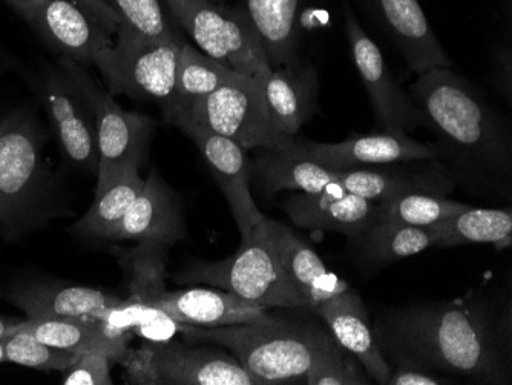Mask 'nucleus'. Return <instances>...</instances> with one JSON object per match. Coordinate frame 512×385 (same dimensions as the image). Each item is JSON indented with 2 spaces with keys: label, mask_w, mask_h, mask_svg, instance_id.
Here are the masks:
<instances>
[{
  "label": "nucleus",
  "mask_w": 512,
  "mask_h": 385,
  "mask_svg": "<svg viewBox=\"0 0 512 385\" xmlns=\"http://www.w3.org/2000/svg\"><path fill=\"white\" fill-rule=\"evenodd\" d=\"M375 333L393 366L474 384H512V304L500 293L480 290L459 301L393 307Z\"/></svg>",
  "instance_id": "obj_1"
},
{
  "label": "nucleus",
  "mask_w": 512,
  "mask_h": 385,
  "mask_svg": "<svg viewBox=\"0 0 512 385\" xmlns=\"http://www.w3.org/2000/svg\"><path fill=\"white\" fill-rule=\"evenodd\" d=\"M433 247L462 246V244H494L506 249L512 241V211L506 209H482L471 206L447 220L430 226Z\"/></svg>",
  "instance_id": "obj_28"
},
{
  "label": "nucleus",
  "mask_w": 512,
  "mask_h": 385,
  "mask_svg": "<svg viewBox=\"0 0 512 385\" xmlns=\"http://www.w3.org/2000/svg\"><path fill=\"white\" fill-rule=\"evenodd\" d=\"M309 313H270L260 323L212 329L180 323V332L189 341L232 353L256 385L304 384L315 362L339 344L327 324Z\"/></svg>",
  "instance_id": "obj_3"
},
{
  "label": "nucleus",
  "mask_w": 512,
  "mask_h": 385,
  "mask_svg": "<svg viewBox=\"0 0 512 385\" xmlns=\"http://www.w3.org/2000/svg\"><path fill=\"white\" fill-rule=\"evenodd\" d=\"M14 332L28 333L57 349L83 355L105 353L112 361H122L132 336L111 332L99 318H54V320H20Z\"/></svg>",
  "instance_id": "obj_26"
},
{
  "label": "nucleus",
  "mask_w": 512,
  "mask_h": 385,
  "mask_svg": "<svg viewBox=\"0 0 512 385\" xmlns=\"http://www.w3.org/2000/svg\"><path fill=\"white\" fill-rule=\"evenodd\" d=\"M290 143L283 148L261 149V154L252 162L253 174L267 194L295 191L313 195H344L347 192L335 171L302 157L290 148Z\"/></svg>",
  "instance_id": "obj_24"
},
{
  "label": "nucleus",
  "mask_w": 512,
  "mask_h": 385,
  "mask_svg": "<svg viewBox=\"0 0 512 385\" xmlns=\"http://www.w3.org/2000/svg\"><path fill=\"white\" fill-rule=\"evenodd\" d=\"M36 93L65 162L77 171L97 177L96 122L79 83L57 62L37 79Z\"/></svg>",
  "instance_id": "obj_10"
},
{
  "label": "nucleus",
  "mask_w": 512,
  "mask_h": 385,
  "mask_svg": "<svg viewBox=\"0 0 512 385\" xmlns=\"http://www.w3.org/2000/svg\"><path fill=\"white\" fill-rule=\"evenodd\" d=\"M45 131L28 108L8 112L0 139V238L16 241L73 211L45 158Z\"/></svg>",
  "instance_id": "obj_4"
},
{
  "label": "nucleus",
  "mask_w": 512,
  "mask_h": 385,
  "mask_svg": "<svg viewBox=\"0 0 512 385\" xmlns=\"http://www.w3.org/2000/svg\"><path fill=\"white\" fill-rule=\"evenodd\" d=\"M0 362H5L4 338L0 339Z\"/></svg>",
  "instance_id": "obj_43"
},
{
  "label": "nucleus",
  "mask_w": 512,
  "mask_h": 385,
  "mask_svg": "<svg viewBox=\"0 0 512 385\" xmlns=\"http://www.w3.org/2000/svg\"><path fill=\"white\" fill-rule=\"evenodd\" d=\"M8 123V114H2L0 116V139H2V135H4L5 129H7Z\"/></svg>",
  "instance_id": "obj_42"
},
{
  "label": "nucleus",
  "mask_w": 512,
  "mask_h": 385,
  "mask_svg": "<svg viewBox=\"0 0 512 385\" xmlns=\"http://www.w3.org/2000/svg\"><path fill=\"white\" fill-rule=\"evenodd\" d=\"M183 40H149L119 25L114 42L94 66L112 96L155 102L168 119L175 106L177 62Z\"/></svg>",
  "instance_id": "obj_6"
},
{
  "label": "nucleus",
  "mask_w": 512,
  "mask_h": 385,
  "mask_svg": "<svg viewBox=\"0 0 512 385\" xmlns=\"http://www.w3.org/2000/svg\"><path fill=\"white\" fill-rule=\"evenodd\" d=\"M80 2L89 5V7L99 11V13L103 14V16L108 17V19L115 20V22L119 24V19H117V16H115L114 11H112V8L109 7L106 0H80Z\"/></svg>",
  "instance_id": "obj_39"
},
{
  "label": "nucleus",
  "mask_w": 512,
  "mask_h": 385,
  "mask_svg": "<svg viewBox=\"0 0 512 385\" xmlns=\"http://www.w3.org/2000/svg\"><path fill=\"white\" fill-rule=\"evenodd\" d=\"M174 280L178 284H211L270 309H302L279 258L272 218L266 217L249 237L243 238L232 257L214 263L195 261Z\"/></svg>",
  "instance_id": "obj_5"
},
{
  "label": "nucleus",
  "mask_w": 512,
  "mask_h": 385,
  "mask_svg": "<svg viewBox=\"0 0 512 385\" xmlns=\"http://www.w3.org/2000/svg\"><path fill=\"white\" fill-rule=\"evenodd\" d=\"M284 211L299 228L319 232H339L361 238L379 218L378 203L358 195L295 194L283 203Z\"/></svg>",
  "instance_id": "obj_22"
},
{
  "label": "nucleus",
  "mask_w": 512,
  "mask_h": 385,
  "mask_svg": "<svg viewBox=\"0 0 512 385\" xmlns=\"http://www.w3.org/2000/svg\"><path fill=\"white\" fill-rule=\"evenodd\" d=\"M145 349L157 385H256L238 359L220 346L171 339L146 343Z\"/></svg>",
  "instance_id": "obj_14"
},
{
  "label": "nucleus",
  "mask_w": 512,
  "mask_h": 385,
  "mask_svg": "<svg viewBox=\"0 0 512 385\" xmlns=\"http://www.w3.org/2000/svg\"><path fill=\"white\" fill-rule=\"evenodd\" d=\"M347 36L352 48L353 62L370 97L371 106L382 131L408 135L427 126L424 112L404 91L388 71L381 50L365 34L358 20L348 14Z\"/></svg>",
  "instance_id": "obj_13"
},
{
  "label": "nucleus",
  "mask_w": 512,
  "mask_h": 385,
  "mask_svg": "<svg viewBox=\"0 0 512 385\" xmlns=\"http://www.w3.org/2000/svg\"><path fill=\"white\" fill-rule=\"evenodd\" d=\"M279 258L287 278L298 293L302 309L315 313L321 304L350 289L347 281L330 272L309 244L275 220Z\"/></svg>",
  "instance_id": "obj_25"
},
{
  "label": "nucleus",
  "mask_w": 512,
  "mask_h": 385,
  "mask_svg": "<svg viewBox=\"0 0 512 385\" xmlns=\"http://www.w3.org/2000/svg\"><path fill=\"white\" fill-rule=\"evenodd\" d=\"M5 362H14L28 369L42 372H65L74 361L76 353L57 349L42 343L28 333L14 332L4 338Z\"/></svg>",
  "instance_id": "obj_35"
},
{
  "label": "nucleus",
  "mask_w": 512,
  "mask_h": 385,
  "mask_svg": "<svg viewBox=\"0 0 512 385\" xmlns=\"http://www.w3.org/2000/svg\"><path fill=\"white\" fill-rule=\"evenodd\" d=\"M388 33L419 74L434 68H451V59L434 34L419 0H373Z\"/></svg>",
  "instance_id": "obj_23"
},
{
  "label": "nucleus",
  "mask_w": 512,
  "mask_h": 385,
  "mask_svg": "<svg viewBox=\"0 0 512 385\" xmlns=\"http://www.w3.org/2000/svg\"><path fill=\"white\" fill-rule=\"evenodd\" d=\"M145 180L135 166L115 172L96 188V198L88 211L69 228L71 234L86 240H106L142 192Z\"/></svg>",
  "instance_id": "obj_27"
},
{
  "label": "nucleus",
  "mask_w": 512,
  "mask_h": 385,
  "mask_svg": "<svg viewBox=\"0 0 512 385\" xmlns=\"http://www.w3.org/2000/svg\"><path fill=\"white\" fill-rule=\"evenodd\" d=\"M315 315L327 324L339 346L361 362L370 379L387 385L391 367L382 353L367 307L358 293L352 289L339 293L321 304Z\"/></svg>",
  "instance_id": "obj_20"
},
{
  "label": "nucleus",
  "mask_w": 512,
  "mask_h": 385,
  "mask_svg": "<svg viewBox=\"0 0 512 385\" xmlns=\"http://www.w3.org/2000/svg\"><path fill=\"white\" fill-rule=\"evenodd\" d=\"M169 123L188 135L200 149L226 197L227 205L240 231L241 240L249 237L253 229L266 220V215L255 205L250 192L253 169L246 149L241 148L234 140L198 125L188 117L175 116Z\"/></svg>",
  "instance_id": "obj_12"
},
{
  "label": "nucleus",
  "mask_w": 512,
  "mask_h": 385,
  "mask_svg": "<svg viewBox=\"0 0 512 385\" xmlns=\"http://www.w3.org/2000/svg\"><path fill=\"white\" fill-rule=\"evenodd\" d=\"M361 238L365 255L378 264L396 263L414 257L433 247L434 241L430 228H417L382 218L371 224Z\"/></svg>",
  "instance_id": "obj_32"
},
{
  "label": "nucleus",
  "mask_w": 512,
  "mask_h": 385,
  "mask_svg": "<svg viewBox=\"0 0 512 385\" xmlns=\"http://www.w3.org/2000/svg\"><path fill=\"white\" fill-rule=\"evenodd\" d=\"M237 71L211 59L189 43L183 42L178 53L177 79H175V106L169 114L188 108L211 96L218 88L237 76Z\"/></svg>",
  "instance_id": "obj_30"
},
{
  "label": "nucleus",
  "mask_w": 512,
  "mask_h": 385,
  "mask_svg": "<svg viewBox=\"0 0 512 385\" xmlns=\"http://www.w3.org/2000/svg\"><path fill=\"white\" fill-rule=\"evenodd\" d=\"M16 323L17 321L7 320V318H2V316H0V339L11 335L14 330V324Z\"/></svg>",
  "instance_id": "obj_40"
},
{
  "label": "nucleus",
  "mask_w": 512,
  "mask_h": 385,
  "mask_svg": "<svg viewBox=\"0 0 512 385\" xmlns=\"http://www.w3.org/2000/svg\"><path fill=\"white\" fill-rule=\"evenodd\" d=\"M188 238L183 203L177 192L152 169L145 180L142 192L135 198L117 226L109 232L106 240L158 241L178 243Z\"/></svg>",
  "instance_id": "obj_18"
},
{
  "label": "nucleus",
  "mask_w": 512,
  "mask_h": 385,
  "mask_svg": "<svg viewBox=\"0 0 512 385\" xmlns=\"http://www.w3.org/2000/svg\"><path fill=\"white\" fill-rule=\"evenodd\" d=\"M378 206L379 218L382 220L398 221L417 228H430L439 221L471 208L470 205L450 200L447 195L434 194L402 195L381 201Z\"/></svg>",
  "instance_id": "obj_33"
},
{
  "label": "nucleus",
  "mask_w": 512,
  "mask_h": 385,
  "mask_svg": "<svg viewBox=\"0 0 512 385\" xmlns=\"http://www.w3.org/2000/svg\"><path fill=\"white\" fill-rule=\"evenodd\" d=\"M8 303L22 310L33 320L54 318H102L103 313L117 306L123 298L111 293L63 281L30 280L14 281L0 293Z\"/></svg>",
  "instance_id": "obj_17"
},
{
  "label": "nucleus",
  "mask_w": 512,
  "mask_h": 385,
  "mask_svg": "<svg viewBox=\"0 0 512 385\" xmlns=\"http://www.w3.org/2000/svg\"><path fill=\"white\" fill-rule=\"evenodd\" d=\"M188 326L212 327L240 326L266 320L270 307L237 297L226 290L184 289L161 293L151 304Z\"/></svg>",
  "instance_id": "obj_19"
},
{
  "label": "nucleus",
  "mask_w": 512,
  "mask_h": 385,
  "mask_svg": "<svg viewBox=\"0 0 512 385\" xmlns=\"http://www.w3.org/2000/svg\"><path fill=\"white\" fill-rule=\"evenodd\" d=\"M211 2H220V0H211Z\"/></svg>",
  "instance_id": "obj_45"
},
{
  "label": "nucleus",
  "mask_w": 512,
  "mask_h": 385,
  "mask_svg": "<svg viewBox=\"0 0 512 385\" xmlns=\"http://www.w3.org/2000/svg\"><path fill=\"white\" fill-rule=\"evenodd\" d=\"M261 80L273 131L279 137L293 139L318 111L319 80L315 68L293 60Z\"/></svg>",
  "instance_id": "obj_21"
},
{
  "label": "nucleus",
  "mask_w": 512,
  "mask_h": 385,
  "mask_svg": "<svg viewBox=\"0 0 512 385\" xmlns=\"http://www.w3.org/2000/svg\"><path fill=\"white\" fill-rule=\"evenodd\" d=\"M60 57L92 65L114 42L119 24L80 0H33L17 10Z\"/></svg>",
  "instance_id": "obj_11"
},
{
  "label": "nucleus",
  "mask_w": 512,
  "mask_h": 385,
  "mask_svg": "<svg viewBox=\"0 0 512 385\" xmlns=\"http://www.w3.org/2000/svg\"><path fill=\"white\" fill-rule=\"evenodd\" d=\"M410 96L437 135V160L456 185L511 200V129L479 89L450 68H434L417 76Z\"/></svg>",
  "instance_id": "obj_2"
},
{
  "label": "nucleus",
  "mask_w": 512,
  "mask_h": 385,
  "mask_svg": "<svg viewBox=\"0 0 512 385\" xmlns=\"http://www.w3.org/2000/svg\"><path fill=\"white\" fill-rule=\"evenodd\" d=\"M361 362L342 346L322 356L306 376L307 385H368L370 376Z\"/></svg>",
  "instance_id": "obj_36"
},
{
  "label": "nucleus",
  "mask_w": 512,
  "mask_h": 385,
  "mask_svg": "<svg viewBox=\"0 0 512 385\" xmlns=\"http://www.w3.org/2000/svg\"><path fill=\"white\" fill-rule=\"evenodd\" d=\"M345 191L373 203L410 194L448 195L456 181L439 160H411L335 171Z\"/></svg>",
  "instance_id": "obj_15"
},
{
  "label": "nucleus",
  "mask_w": 512,
  "mask_h": 385,
  "mask_svg": "<svg viewBox=\"0 0 512 385\" xmlns=\"http://www.w3.org/2000/svg\"><path fill=\"white\" fill-rule=\"evenodd\" d=\"M7 2L17 11L25 7V5L30 4V2H33V0H7Z\"/></svg>",
  "instance_id": "obj_41"
},
{
  "label": "nucleus",
  "mask_w": 512,
  "mask_h": 385,
  "mask_svg": "<svg viewBox=\"0 0 512 385\" xmlns=\"http://www.w3.org/2000/svg\"><path fill=\"white\" fill-rule=\"evenodd\" d=\"M290 148L302 157L332 171L411 160H437L433 145L417 142L410 135L384 131L379 134L358 135L339 143L293 139Z\"/></svg>",
  "instance_id": "obj_16"
},
{
  "label": "nucleus",
  "mask_w": 512,
  "mask_h": 385,
  "mask_svg": "<svg viewBox=\"0 0 512 385\" xmlns=\"http://www.w3.org/2000/svg\"><path fill=\"white\" fill-rule=\"evenodd\" d=\"M5 65H7V63H5L4 54L0 53V76L4 73Z\"/></svg>",
  "instance_id": "obj_44"
},
{
  "label": "nucleus",
  "mask_w": 512,
  "mask_h": 385,
  "mask_svg": "<svg viewBox=\"0 0 512 385\" xmlns=\"http://www.w3.org/2000/svg\"><path fill=\"white\" fill-rule=\"evenodd\" d=\"M119 25L149 40H181L175 34L163 0H106Z\"/></svg>",
  "instance_id": "obj_34"
},
{
  "label": "nucleus",
  "mask_w": 512,
  "mask_h": 385,
  "mask_svg": "<svg viewBox=\"0 0 512 385\" xmlns=\"http://www.w3.org/2000/svg\"><path fill=\"white\" fill-rule=\"evenodd\" d=\"M163 4L201 53L247 76L272 73L263 43L247 14L211 0H163Z\"/></svg>",
  "instance_id": "obj_7"
},
{
  "label": "nucleus",
  "mask_w": 512,
  "mask_h": 385,
  "mask_svg": "<svg viewBox=\"0 0 512 385\" xmlns=\"http://www.w3.org/2000/svg\"><path fill=\"white\" fill-rule=\"evenodd\" d=\"M168 244L140 241L134 249L120 251L119 260L125 272L129 297L151 306L166 290Z\"/></svg>",
  "instance_id": "obj_31"
},
{
  "label": "nucleus",
  "mask_w": 512,
  "mask_h": 385,
  "mask_svg": "<svg viewBox=\"0 0 512 385\" xmlns=\"http://www.w3.org/2000/svg\"><path fill=\"white\" fill-rule=\"evenodd\" d=\"M261 79L263 77L238 73L211 96L175 111L168 123L175 116L188 117L198 125L234 140L246 151L283 148L295 137L284 139L273 131Z\"/></svg>",
  "instance_id": "obj_9"
},
{
  "label": "nucleus",
  "mask_w": 512,
  "mask_h": 385,
  "mask_svg": "<svg viewBox=\"0 0 512 385\" xmlns=\"http://www.w3.org/2000/svg\"><path fill=\"white\" fill-rule=\"evenodd\" d=\"M453 379L430 372L422 367L399 364L391 367V375L387 385H440L451 384Z\"/></svg>",
  "instance_id": "obj_38"
},
{
  "label": "nucleus",
  "mask_w": 512,
  "mask_h": 385,
  "mask_svg": "<svg viewBox=\"0 0 512 385\" xmlns=\"http://www.w3.org/2000/svg\"><path fill=\"white\" fill-rule=\"evenodd\" d=\"M59 63L79 83L94 114L99 149L96 188L115 172L129 166L142 168L148 158L149 143L157 123L145 114L123 109L108 89L86 73L85 66L66 57H60Z\"/></svg>",
  "instance_id": "obj_8"
},
{
  "label": "nucleus",
  "mask_w": 512,
  "mask_h": 385,
  "mask_svg": "<svg viewBox=\"0 0 512 385\" xmlns=\"http://www.w3.org/2000/svg\"><path fill=\"white\" fill-rule=\"evenodd\" d=\"M299 0H247V16L272 70L295 60Z\"/></svg>",
  "instance_id": "obj_29"
},
{
  "label": "nucleus",
  "mask_w": 512,
  "mask_h": 385,
  "mask_svg": "<svg viewBox=\"0 0 512 385\" xmlns=\"http://www.w3.org/2000/svg\"><path fill=\"white\" fill-rule=\"evenodd\" d=\"M112 359L105 353L88 352L63 372V385H112Z\"/></svg>",
  "instance_id": "obj_37"
}]
</instances>
